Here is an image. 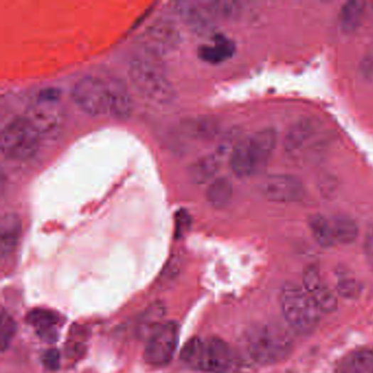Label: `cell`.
I'll use <instances>...</instances> for the list:
<instances>
[{
	"label": "cell",
	"instance_id": "6da1fadb",
	"mask_svg": "<svg viewBox=\"0 0 373 373\" xmlns=\"http://www.w3.org/2000/svg\"><path fill=\"white\" fill-rule=\"evenodd\" d=\"M129 76L136 90L158 104H169L175 98V90L164 72L159 58L143 50L129 63Z\"/></svg>",
	"mask_w": 373,
	"mask_h": 373
},
{
	"label": "cell",
	"instance_id": "7a4b0ae2",
	"mask_svg": "<svg viewBox=\"0 0 373 373\" xmlns=\"http://www.w3.org/2000/svg\"><path fill=\"white\" fill-rule=\"evenodd\" d=\"M186 366L207 373H233L238 369V358L232 348L220 338L194 337L181 352Z\"/></svg>",
	"mask_w": 373,
	"mask_h": 373
},
{
	"label": "cell",
	"instance_id": "3957f363",
	"mask_svg": "<svg viewBox=\"0 0 373 373\" xmlns=\"http://www.w3.org/2000/svg\"><path fill=\"white\" fill-rule=\"evenodd\" d=\"M245 346L257 364H273L283 362L293 350V342L287 330L276 324H259L247 332Z\"/></svg>",
	"mask_w": 373,
	"mask_h": 373
},
{
	"label": "cell",
	"instance_id": "277c9868",
	"mask_svg": "<svg viewBox=\"0 0 373 373\" xmlns=\"http://www.w3.org/2000/svg\"><path fill=\"white\" fill-rule=\"evenodd\" d=\"M281 307L290 328L298 334L308 335L316 330L321 319V310L307 290L295 283L283 285L281 293Z\"/></svg>",
	"mask_w": 373,
	"mask_h": 373
},
{
	"label": "cell",
	"instance_id": "5b68a950",
	"mask_svg": "<svg viewBox=\"0 0 373 373\" xmlns=\"http://www.w3.org/2000/svg\"><path fill=\"white\" fill-rule=\"evenodd\" d=\"M42 138L43 136L29 117H17L4 127L0 149L6 159L26 161L36 155Z\"/></svg>",
	"mask_w": 373,
	"mask_h": 373
},
{
	"label": "cell",
	"instance_id": "8992f818",
	"mask_svg": "<svg viewBox=\"0 0 373 373\" xmlns=\"http://www.w3.org/2000/svg\"><path fill=\"white\" fill-rule=\"evenodd\" d=\"M72 98L77 107L90 117L109 114V79L91 75L82 77L72 87Z\"/></svg>",
	"mask_w": 373,
	"mask_h": 373
},
{
	"label": "cell",
	"instance_id": "52a82bcc",
	"mask_svg": "<svg viewBox=\"0 0 373 373\" xmlns=\"http://www.w3.org/2000/svg\"><path fill=\"white\" fill-rule=\"evenodd\" d=\"M180 338V328L175 322L158 324L150 332L146 344L144 358L150 366L169 364L175 355Z\"/></svg>",
	"mask_w": 373,
	"mask_h": 373
},
{
	"label": "cell",
	"instance_id": "ba28073f",
	"mask_svg": "<svg viewBox=\"0 0 373 373\" xmlns=\"http://www.w3.org/2000/svg\"><path fill=\"white\" fill-rule=\"evenodd\" d=\"M144 50L160 58L175 50L181 43V34L170 20L159 18L151 22L141 36Z\"/></svg>",
	"mask_w": 373,
	"mask_h": 373
},
{
	"label": "cell",
	"instance_id": "9c48e42d",
	"mask_svg": "<svg viewBox=\"0 0 373 373\" xmlns=\"http://www.w3.org/2000/svg\"><path fill=\"white\" fill-rule=\"evenodd\" d=\"M261 190L267 200L279 202H297L305 196V185L291 174H271L261 182Z\"/></svg>",
	"mask_w": 373,
	"mask_h": 373
},
{
	"label": "cell",
	"instance_id": "30bf717a",
	"mask_svg": "<svg viewBox=\"0 0 373 373\" xmlns=\"http://www.w3.org/2000/svg\"><path fill=\"white\" fill-rule=\"evenodd\" d=\"M230 166L234 174L240 178H247L259 172L251 136L241 138L240 141L233 146L231 150Z\"/></svg>",
	"mask_w": 373,
	"mask_h": 373
},
{
	"label": "cell",
	"instance_id": "8fae6325",
	"mask_svg": "<svg viewBox=\"0 0 373 373\" xmlns=\"http://www.w3.org/2000/svg\"><path fill=\"white\" fill-rule=\"evenodd\" d=\"M321 121L314 117H301L288 129L283 139V147L288 153H293L305 145L320 129Z\"/></svg>",
	"mask_w": 373,
	"mask_h": 373
},
{
	"label": "cell",
	"instance_id": "7c38bea8",
	"mask_svg": "<svg viewBox=\"0 0 373 373\" xmlns=\"http://www.w3.org/2000/svg\"><path fill=\"white\" fill-rule=\"evenodd\" d=\"M174 10L193 31L206 33L212 30V17L202 7V4L180 1L174 4Z\"/></svg>",
	"mask_w": 373,
	"mask_h": 373
},
{
	"label": "cell",
	"instance_id": "4fadbf2b",
	"mask_svg": "<svg viewBox=\"0 0 373 373\" xmlns=\"http://www.w3.org/2000/svg\"><path fill=\"white\" fill-rule=\"evenodd\" d=\"M109 113L119 119H126L131 117L134 109V101L126 85L117 78L109 79Z\"/></svg>",
	"mask_w": 373,
	"mask_h": 373
},
{
	"label": "cell",
	"instance_id": "5bb4252c",
	"mask_svg": "<svg viewBox=\"0 0 373 373\" xmlns=\"http://www.w3.org/2000/svg\"><path fill=\"white\" fill-rule=\"evenodd\" d=\"M21 219L18 215L8 212L0 220V252L6 259L16 250L21 237Z\"/></svg>",
	"mask_w": 373,
	"mask_h": 373
},
{
	"label": "cell",
	"instance_id": "9a60e30c",
	"mask_svg": "<svg viewBox=\"0 0 373 373\" xmlns=\"http://www.w3.org/2000/svg\"><path fill=\"white\" fill-rule=\"evenodd\" d=\"M26 321L38 330V336L46 342H54L58 338V325L60 316L50 310L36 309L26 315Z\"/></svg>",
	"mask_w": 373,
	"mask_h": 373
},
{
	"label": "cell",
	"instance_id": "2e32d148",
	"mask_svg": "<svg viewBox=\"0 0 373 373\" xmlns=\"http://www.w3.org/2000/svg\"><path fill=\"white\" fill-rule=\"evenodd\" d=\"M236 46L230 38L225 36H216L212 44H205L198 48V56L204 62L219 64L228 60L234 54Z\"/></svg>",
	"mask_w": 373,
	"mask_h": 373
},
{
	"label": "cell",
	"instance_id": "e0dca14e",
	"mask_svg": "<svg viewBox=\"0 0 373 373\" xmlns=\"http://www.w3.org/2000/svg\"><path fill=\"white\" fill-rule=\"evenodd\" d=\"M251 141H252L253 149L256 156L259 170L261 171L266 167L273 155L276 141H277V133L271 127H266L251 136Z\"/></svg>",
	"mask_w": 373,
	"mask_h": 373
},
{
	"label": "cell",
	"instance_id": "ac0fdd59",
	"mask_svg": "<svg viewBox=\"0 0 373 373\" xmlns=\"http://www.w3.org/2000/svg\"><path fill=\"white\" fill-rule=\"evenodd\" d=\"M26 117L33 121L42 136L53 135L60 127V119L56 111L48 109L45 103L38 102V107H34Z\"/></svg>",
	"mask_w": 373,
	"mask_h": 373
},
{
	"label": "cell",
	"instance_id": "d6986e66",
	"mask_svg": "<svg viewBox=\"0 0 373 373\" xmlns=\"http://www.w3.org/2000/svg\"><path fill=\"white\" fill-rule=\"evenodd\" d=\"M220 167L218 155H207L196 160L190 168V178L198 185L208 183L214 178Z\"/></svg>",
	"mask_w": 373,
	"mask_h": 373
},
{
	"label": "cell",
	"instance_id": "ffe728a7",
	"mask_svg": "<svg viewBox=\"0 0 373 373\" xmlns=\"http://www.w3.org/2000/svg\"><path fill=\"white\" fill-rule=\"evenodd\" d=\"M337 373H373V350L364 348L348 355Z\"/></svg>",
	"mask_w": 373,
	"mask_h": 373
},
{
	"label": "cell",
	"instance_id": "44dd1931",
	"mask_svg": "<svg viewBox=\"0 0 373 373\" xmlns=\"http://www.w3.org/2000/svg\"><path fill=\"white\" fill-rule=\"evenodd\" d=\"M309 227L312 236L318 244L325 249L335 244L336 239L332 221L328 220L322 215L314 214L309 217Z\"/></svg>",
	"mask_w": 373,
	"mask_h": 373
},
{
	"label": "cell",
	"instance_id": "7402d4cb",
	"mask_svg": "<svg viewBox=\"0 0 373 373\" xmlns=\"http://www.w3.org/2000/svg\"><path fill=\"white\" fill-rule=\"evenodd\" d=\"M233 196L232 183L227 178H217L207 188L206 198L215 208H224Z\"/></svg>",
	"mask_w": 373,
	"mask_h": 373
},
{
	"label": "cell",
	"instance_id": "603a6c76",
	"mask_svg": "<svg viewBox=\"0 0 373 373\" xmlns=\"http://www.w3.org/2000/svg\"><path fill=\"white\" fill-rule=\"evenodd\" d=\"M366 4L359 0H350L342 5L340 12V24L346 33L354 32L360 26L364 17Z\"/></svg>",
	"mask_w": 373,
	"mask_h": 373
},
{
	"label": "cell",
	"instance_id": "cb8c5ba5",
	"mask_svg": "<svg viewBox=\"0 0 373 373\" xmlns=\"http://www.w3.org/2000/svg\"><path fill=\"white\" fill-rule=\"evenodd\" d=\"M183 131L190 137L200 141L212 139L218 133V123L210 117H195L183 123Z\"/></svg>",
	"mask_w": 373,
	"mask_h": 373
},
{
	"label": "cell",
	"instance_id": "d4e9b609",
	"mask_svg": "<svg viewBox=\"0 0 373 373\" xmlns=\"http://www.w3.org/2000/svg\"><path fill=\"white\" fill-rule=\"evenodd\" d=\"M332 226H333L336 241L342 244H352L358 238V225L350 217L344 215L334 217Z\"/></svg>",
	"mask_w": 373,
	"mask_h": 373
},
{
	"label": "cell",
	"instance_id": "484cf974",
	"mask_svg": "<svg viewBox=\"0 0 373 373\" xmlns=\"http://www.w3.org/2000/svg\"><path fill=\"white\" fill-rule=\"evenodd\" d=\"M202 4L210 17L220 18V19H234L240 15L241 4L237 1H226V0H219V1H205Z\"/></svg>",
	"mask_w": 373,
	"mask_h": 373
},
{
	"label": "cell",
	"instance_id": "4316f807",
	"mask_svg": "<svg viewBox=\"0 0 373 373\" xmlns=\"http://www.w3.org/2000/svg\"><path fill=\"white\" fill-rule=\"evenodd\" d=\"M336 290L338 295L345 299H356L362 295V286L360 281L348 271H340L336 276Z\"/></svg>",
	"mask_w": 373,
	"mask_h": 373
},
{
	"label": "cell",
	"instance_id": "83f0119b",
	"mask_svg": "<svg viewBox=\"0 0 373 373\" xmlns=\"http://www.w3.org/2000/svg\"><path fill=\"white\" fill-rule=\"evenodd\" d=\"M309 295L313 298L314 302L319 307V309L321 310V312L332 313V312L337 309V297L325 283H322L319 287L313 290Z\"/></svg>",
	"mask_w": 373,
	"mask_h": 373
},
{
	"label": "cell",
	"instance_id": "f1b7e54d",
	"mask_svg": "<svg viewBox=\"0 0 373 373\" xmlns=\"http://www.w3.org/2000/svg\"><path fill=\"white\" fill-rule=\"evenodd\" d=\"M1 330H0V336H1V350L5 352L11 344L12 340L15 337L16 332H17V324L15 320L6 312V310L1 311Z\"/></svg>",
	"mask_w": 373,
	"mask_h": 373
},
{
	"label": "cell",
	"instance_id": "f546056e",
	"mask_svg": "<svg viewBox=\"0 0 373 373\" xmlns=\"http://www.w3.org/2000/svg\"><path fill=\"white\" fill-rule=\"evenodd\" d=\"M322 283L323 281H322L319 269H316L315 266H309L306 269L305 273H303V286H305V289L307 290L308 293H311Z\"/></svg>",
	"mask_w": 373,
	"mask_h": 373
},
{
	"label": "cell",
	"instance_id": "4dcf8cb0",
	"mask_svg": "<svg viewBox=\"0 0 373 373\" xmlns=\"http://www.w3.org/2000/svg\"><path fill=\"white\" fill-rule=\"evenodd\" d=\"M42 364L48 370H58L60 367V352L55 348L45 350L42 355Z\"/></svg>",
	"mask_w": 373,
	"mask_h": 373
},
{
	"label": "cell",
	"instance_id": "1f68e13d",
	"mask_svg": "<svg viewBox=\"0 0 373 373\" xmlns=\"http://www.w3.org/2000/svg\"><path fill=\"white\" fill-rule=\"evenodd\" d=\"M190 218L188 212H186L185 210L178 212V214H176V237L180 238V237L183 236L184 233L190 228Z\"/></svg>",
	"mask_w": 373,
	"mask_h": 373
},
{
	"label": "cell",
	"instance_id": "d6a6232c",
	"mask_svg": "<svg viewBox=\"0 0 373 373\" xmlns=\"http://www.w3.org/2000/svg\"><path fill=\"white\" fill-rule=\"evenodd\" d=\"M364 253H366L367 261L369 266L373 271V232L369 233L364 242Z\"/></svg>",
	"mask_w": 373,
	"mask_h": 373
}]
</instances>
